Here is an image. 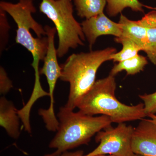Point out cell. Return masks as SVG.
Here are the masks:
<instances>
[{"instance_id": "3", "label": "cell", "mask_w": 156, "mask_h": 156, "mask_svg": "<svg viewBox=\"0 0 156 156\" xmlns=\"http://www.w3.org/2000/svg\"><path fill=\"white\" fill-rule=\"evenodd\" d=\"M114 48L84 53H73L62 64L60 79L69 84V92L65 106L74 110L81 98L96 82V74L105 62L111 60L116 53Z\"/></svg>"}, {"instance_id": "20", "label": "cell", "mask_w": 156, "mask_h": 156, "mask_svg": "<svg viewBox=\"0 0 156 156\" xmlns=\"http://www.w3.org/2000/svg\"><path fill=\"white\" fill-rule=\"evenodd\" d=\"M137 21L141 26L147 29L156 28V11H150Z\"/></svg>"}, {"instance_id": "6", "label": "cell", "mask_w": 156, "mask_h": 156, "mask_svg": "<svg viewBox=\"0 0 156 156\" xmlns=\"http://www.w3.org/2000/svg\"><path fill=\"white\" fill-rule=\"evenodd\" d=\"M134 128L124 123L111 126L96 134L95 141L99 143L96 148L86 156L112 155L115 156H131L134 154L131 147V139Z\"/></svg>"}, {"instance_id": "9", "label": "cell", "mask_w": 156, "mask_h": 156, "mask_svg": "<svg viewBox=\"0 0 156 156\" xmlns=\"http://www.w3.org/2000/svg\"><path fill=\"white\" fill-rule=\"evenodd\" d=\"M44 28L48 39V48L44 60L43 67L40 69L41 75H44L47 78L49 85V91L54 92L56 82L61 76L62 67L57 60V50L55 48L54 39L56 33L55 27L48 25Z\"/></svg>"}, {"instance_id": "15", "label": "cell", "mask_w": 156, "mask_h": 156, "mask_svg": "<svg viewBox=\"0 0 156 156\" xmlns=\"http://www.w3.org/2000/svg\"><path fill=\"white\" fill-rule=\"evenodd\" d=\"M107 13L111 17H115L126 8H130L136 12H144V5L138 0H106Z\"/></svg>"}, {"instance_id": "24", "label": "cell", "mask_w": 156, "mask_h": 156, "mask_svg": "<svg viewBox=\"0 0 156 156\" xmlns=\"http://www.w3.org/2000/svg\"><path fill=\"white\" fill-rule=\"evenodd\" d=\"M131 156H141L139 155L136 154H134Z\"/></svg>"}, {"instance_id": "2", "label": "cell", "mask_w": 156, "mask_h": 156, "mask_svg": "<svg viewBox=\"0 0 156 156\" xmlns=\"http://www.w3.org/2000/svg\"><path fill=\"white\" fill-rule=\"evenodd\" d=\"M116 83L114 76L97 80L81 98L77 108L79 111L89 115L107 116L112 123H119L142 119L146 117L143 103L126 105L115 95Z\"/></svg>"}, {"instance_id": "12", "label": "cell", "mask_w": 156, "mask_h": 156, "mask_svg": "<svg viewBox=\"0 0 156 156\" xmlns=\"http://www.w3.org/2000/svg\"><path fill=\"white\" fill-rule=\"evenodd\" d=\"M148 63L146 57L138 54L133 58L118 62L112 68L109 74L115 76L124 70L127 75H134L143 70Z\"/></svg>"}, {"instance_id": "17", "label": "cell", "mask_w": 156, "mask_h": 156, "mask_svg": "<svg viewBox=\"0 0 156 156\" xmlns=\"http://www.w3.org/2000/svg\"><path fill=\"white\" fill-rule=\"evenodd\" d=\"M139 97L143 101L146 116L156 113V92L151 94L140 95Z\"/></svg>"}, {"instance_id": "16", "label": "cell", "mask_w": 156, "mask_h": 156, "mask_svg": "<svg viewBox=\"0 0 156 156\" xmlns=\"http://www.w3.org/2000/svg\"><path fill=\"white\" fill-rule=\"evenodd\" d=\"M143 51L150 61L156 66V28L147 29V39Z\"/></svg>"}, {"instance_id": "7", "label": "cell", "mask_w": 156, "mask_h": 156, "mask_svg": "<svg viewBox=\"0 0 156 156\" xmlns=\"http://www.w3.org/2000/svg\"><path fill=\"white\" fill-rule=\"evenodd\" d=\"M81 25L90 50L99 37L112 35L118 37L122 35L121 24L112 21L103 12L95 17L86 19Z\"/></svg>"}, {"instance_id": "14", "label": "cell", "mask_w": 156, "mask_h": 156, "mask_svg": "<svg viewBox=\"0 0 156 156\" xmlns=\"http://www.w3.org/2000/svg\"><path fill=\"white\" fill-rule=\"evenodd\" d=\"M115 41L122 44V48L119 52H116L111 56V60L114 62H120L133 58L138 55L142 49L136 43L130 39L119 37L115 38Z\"/></svg>"}, {"instance_id": "22", "label": "cell", "mask_w": 156, "mask_h": 156, "mask_svg": "<svg viewBox=\"0 0 156 156\" xmlns=\"http://www.w3.org/2000/svg\"><path fill=\"white\" fill-rule=\"evenodd\" d=\"M148 117L151 118V121L156 125V115H150Z\"/></svg>"}, {"instance_id": "23", "label": "cell", "mask_w": 156, "mask_h": 156, "mask_svg": "<svg viewBox=\"0 0 156 156\" xmlns=\"http://www.w3.org/2000/svg\"><path fill=\"white\" fill-rule=\"evenodd\" d=\"M95 156H115L114 155H96Z\"/></svg>"}, {"instance_id": "19", "label": "cell", "mask_w": 156, "mask_h": 156, "mask_svg": "<svg viewBox=\"0 0 156 156\" xmlns=\"http://www.w3.org/2000/svg\"><path fill=\"white\" fill-rule=\"evenodd\" d=\"M12 81L9 79L5 70L1 66L0 67V93L5 95L8 94L13 88Z\"/></svg>"}, {"instance_id": "18", "label": "cell", "mask_w": 156, "mask_h": 156, "mask_svg": "<svg viewBox=\"0 0 156 156\" xmlns=\"http://www.w3.org/2000/svg\"><path fill=\"white\" fill-rule=\"evenodd\" d=\"M6 12L0 9L1 22V52L5 49L8 40V33L10 26L7 21Z\"/></svg>"}, {"instance_id": "8", "label": "cell", "mask_w": 156, "mask_h": 156, "mask_svg": "<svg viewBox=\"0 0 156 156\" xmlns=\"http://www.w3.org/2000/svg\"><path fill=\"white\" fill-rule=\"evenodd\" d=\"M131 147L133 153L141 156H156V125L144 119L134 128Z\"/></svg>"}, {"instance_id": "4", "label": "cell", "mask_w": 156, "mask_h": 156, "mask_svg": "<svg viewBox=\"0 0 156 156\" xmlns=\"http://www.w3.org/2000/svg\"><path fill=\"white\" fill-rule=\"evenodd\" d=\"M57 117L58 128L49 144L50 148L56 149V153L87 144L92 136L112 123L107 116H95L80 111L75 112L65 106L59 108Z\"/></svg>"}, {"instance_id": "10", "label": "cell", "mask_w": 156, "mask_h": 156, "mask_svg": "<svg viewBox=\"0 0 156 156\" xmlns=\"http://www.w3.org/2000/svg\"><path fill=\"white\" fill-rule=\"evenodd\" d=\"M18 110L11 101L4 96L0 98V126L5 130L9 136L17 139L20 136V120Z\"/></svg>"}, {"instance_id": "25", "label": "cell", "mask_w": 156, "mask_h": 156, "mask_svg": "<svg viewBox=\"0 0 156 156\" xmlns=\"http://www.w3.org/2000/svg\"><path fill=\"white\" fill-rule=\"evenodd\" d=\"M19 1H25V0H19Z\"/></svg>"}, {"instance_id": "1", "label": "cell", "mask_w": 156, "mask_h": 156, "mask_svg": "<svg viewBox=\"0 0 156 156\" xmlns=\"http://www.w3.org/2000/svg\"><path fill=\"white\" fill-rule=\"evenodd\" d=\"M0 9L10 14L17 26L16 43L22 45L29 51L33 58L31 66L34 70V86L32 94L41 97L46 94L40 82V61H44L48 48V39L44 27L37 22L32 14L36 11L33 0L19 1L13 4L2 1Z\"/></svg>"}, {"instance_id": "11", "label": "cell", "mask_w": 156, "mask_h": 156, "mask_svg": "<svg viewBox=\"0 0 156 156\" xmlns=\"http://www.w3.org/2000/svg\"><path fill=\"white\" fill-rule=\"evenodd\" d=\"M119 23L121 25L122 30L120 37L135 42L143 51L147 39V29L141 26L137 20H131L122 14H121Z\"/></svg>"}, {"instance_id": "21", "label": "cell", "mask_w": 156, "mask_h": 156, "mask_svg": "<svg viewBox=\"0 0 156 156\" xmlns=\"http://www.w3.org/2000/svg\"><path fill=\"white\" fill-rule=\"evenodd\" d=\"M44 156H86L84 155L83 151H77L74 152H69L68 151L63 152L61 153H53L47 154Z\"/></svg>"}, {"instance_id": "5", "label": "cell", "mask_w": 156, "mask_h": 156, "mask_svg": "<svg viewBox=\"0 0 156 156\" xmlns=\"http://www.w3.org/2000/svg\"><path fill=\"white\" fill-rule=\"evenodd\" d=\"M39 9L55 25L58 38V57H63L70 49L83 46L86 37L80 23L73 15L71 0H42Z\"/></svg>"}, {"instance_id": "13", "label": "cell", "mask_w": 156, "mask_h": 156, "mask_svg": "<svg viewBox=\"0 0 156 156\" xmlns=\"http://www.w3.org/2000/svg\"><path fill=\"white\" fill-rule=\"evenodd\" d=\"M77 15L89 19L103 13L106 0H73Z\"/></svg>"}]
</instances>
